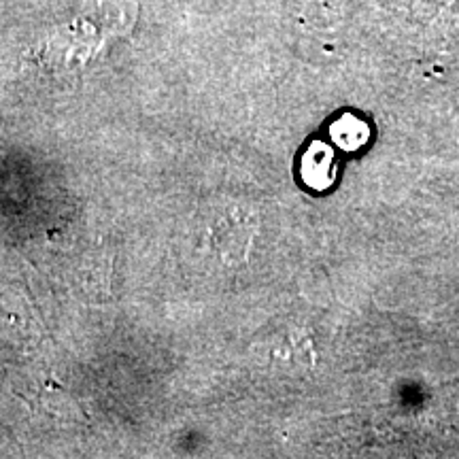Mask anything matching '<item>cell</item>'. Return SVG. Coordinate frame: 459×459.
<instances>
[{"mask_svg":"<svg viewBox=\"0 0 459 459\" xmlns=\"http://www.w3.org/2000/svg\"><path fill=\"white\" fill-rule=\"evenodd\" d=\"M332 134H334V139L341 143L344 149H355L366 141L368 130H366V126L361 122H355L353 117H344L342 122H338L334 128H332Z\"/></svg>","mask_w":459,"mask_h":459,"instance_id":"1","label":"cell"},{"mask_svg":"<svg viewBox=\"0 0 459 459\" xmlns=\"http://www.w3.org/2000/svg\"><path fill=\"white\" fill-rule=\"evenodd\" d=\"M307 164H313V169L308 172V177L317 175V181L315 186H325L332 179V156H330V149H325L324 145L313 147L307 156Z\"/></svg>","mask_w":459,"mask_h":459,"instance_id":"2","label":"cell"}]
</instances>
